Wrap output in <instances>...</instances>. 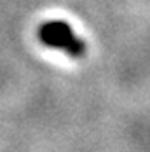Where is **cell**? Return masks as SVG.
Masks as SVG:
<instances>
[{"instance_id": "1", "label": "cell", "mask_w": 150, "mask_h": 152, "mask_svg": "<svg viewBox=\"0 0 150 152\" xmlns=\"http://www.w3.org/2000/svg\"><path fill=\"white\" fill-rule=\"evenodd\" d=\"M39 40L45 47L60 49L70 58H84L87 46L82 37H79L74 28L63 19H49L44 21L37 30Z\"/></svg>"}]
</instances>
